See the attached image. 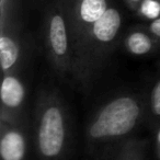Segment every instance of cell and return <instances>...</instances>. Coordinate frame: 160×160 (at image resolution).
<instances>
[{
	"label": "cell",
	"mask_w": 160,
	"mask_h": 160,
	"mask_svg": "<svg viewBox=\"0 0 160 160\" xmlns=\"http://www.w3.org/2000/svg\"><path fill=\"white\" fill-rule=\"evenodd\" d=\"M46 49L52 68L59 77L72 72V42L64 14L54 12L47 22Z\"/></svg>",
	"instance_id": "obj_4"
},
{
	"label": "cell",
	"mask_w": 160,
	"mask_h": 160,
	"mask_svg": "<svg viewBox=\"0 0 160 160\" xmlns=\"http://www.w3.org/2000/svg\"><path fill=\"white\" fill-rule=\"evenodd\" d=\"M149 31L151 32V34L156 36V38H160V18L155 19L151 21L150 25H149Z\"/></svg>",
	"instance_id": "obj_12"
},
{
	"label": "cell",
	"mask_w": 160,
	"mask_h": 160,
	"mask_svg": "<svg viewBox=\"0 0 160 160\" xmlns=\"http://www.w3.org/2000/svg\"><path fill=\"white\" fill-rule=\"evenodd\" d=\"M21 58V45L18 38L5 30L0 36V62L3 73L16 71Z\"/></svg>",
	"instance_id": "obj_7"
},
{
	"label": "cell",
	"mask_w": 160,
	"mask_h": 160,
	"mask_svg": "<svg viewBox=\"0 0 160 160\" xmlns=\"http://www.w3.org/2000/svg\"><path fill=\"white\" fill-rule=\"evenodd\" d=\"M139 13L148 20L160 18V2L158 0H142L140 3Z\"/></svg>",
	"instance_id": "obj_11"
},
{
	"label": "cell",
	"mask_w": 160,
	"mask_h": 160,
	"mask_svg": "<svg viewBox=\"0 0 160 160\" xmlns=\"http://www.w3.org/2000/svg\"><path fill=\"white\" fill-rule=\"evenodd\" d=\"M0 159L28 160V138L21 124L0 122Z\"/></svg>",
	"instance_id": "obj_6"
},
{
	"label": "cell",
	"mask_w": 160,
	"mask_h": 160,
	"mask_svg": "<svg viewBox=\"0 0 160 160\" xmlns=\"http://www.w3.org/2000/svg\"><path fill=\"white\" fill-rule=\"evenodd\" d=\"M145 112L144 100L134 93L109 99L94 111L86 127V139L92 148L122 142L138 127Z\"/></svg>",
	"instance_id": "obj_1"
},
{
	"label": "cell",
	"mask_w": 160,
	"mask_h": 160,
	"mask_svg": "<svg viewBox=\"0 0 160 160\" xmlns=\"http://www.w3.org/2000/svg\"><path fill=\"white\" fill-rule=\"evenodd\" d=\"M149 111L152 120L160 124V78L156 80L149 96Z\"/></svg>",
	"instance_id": "obj_10"
},
{
	"label": "cell",
	"mask_w": 160,
	"mask_h": 160,
	"mask_svg": "<svg viewBox=\"0 0 160 160\" xmlns=\"http://www.w3.org/2000/svg\"><path fill=\"white\" fill-rule=\"evenodd\" d=\"M146 145L144 140L127 139L120 148L116 160H146Z\"/></svg>",
	"instance_id": "obj_9"
},
{
	"label": "cell",
	"mask_w": 160,
	"mask_h": 160,
	"mask_svg": "<svg viewBox=\"0 0 160 160\" xmlns=\"http://www.w3.org/2000/svg\"><path fill=\"white\" fill-rule=\"evenodd\" d=\"M121 27L122 16L115 8H109L92 25L72 62L71 77L79 85L88 87L102 69Z\"/></svg>",
	"instance_id": "obj_3"
},
{
	"label": "cell",
	"mask_w": 160,
	"mask_h": 160,
	"mask_svg": "<svg viewBox=\"0 0 160 160\" xmlns=\"http://www.w3.org/2000/svg\"><path fill=\"white\" fill-rule=\"evenodd\" d=\"M132 2H135V3H137V2H142V0H131Z\"/></svg>",
	"instance_id": "obj_14"
},
{
	"label": "cell",
	"mask_w": 160,
	"mask_h": 160,
	"mask_svg": "<svg viewBox=\"0 0 160 160\" xmlns=\"http://www.w3.org/2000/svg\"><path fill=\"white\" fill-rule=\"evenodd\" d=\"M0 98V122L20 125L27 99V88L23 80L16 71L3 73Z\"/></svg>",
	"instance_id": "obj_5"
},
{
	"label": "cell",
	"mask_w": 160,
	"mask_h": 160,
	"mask_svg": "<svg viewBox=\"0 0 160 160\" xmlns=\"http://www.w3.org/2000/svg\"><path fill=\"white\" fill-rule=\"evenodd\" d=\"M155 145H156V153H157L158 158L160 159V124L158 125V129L156 132Z\"/></svg>",
	"instance_id": "obj_13"
},
{
	"label": "cell",
	"mask_w": 160,
	"mask_h": 160,
	"mask_svg": "<svg viewBox=\"0 0 160 160\" xmlns=\"http://www.w3.org/2000/svg\"><path fill=\"white\" fill-rule=\"evenodd\" d=\"M70 140V124L58 90L38 92L34 112V147L40 160H62Z\"/></svg>",
	"instance_id": "obj_2"
},
{
	"label": "cell",
	"mask_w": 160,
	"mask_h": 160,
	"mask_svg": "<svg viewBox=\"0 0 160 160\" xmlns=\"http://www.w3.org/2000/svg\"><path fill=\"white\" fill-rule=\"evenodd\" d=\"M155 43L150 35L142 31H134L127 35L125 40V48L129 54L135 56H144L153 49Z\"/></svg>",
	"instance_id": "obj_8"
}]
</instances>
